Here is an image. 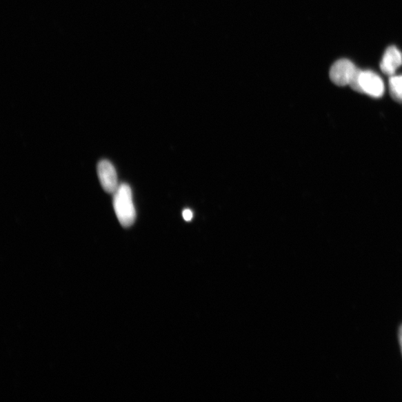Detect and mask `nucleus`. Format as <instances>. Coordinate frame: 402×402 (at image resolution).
<instances>
[{"label": "nucleus", "instance_id": "5", "mask_svg": "<svg viewBox=\"0 0 402 402\" xmlns=\"http://www.w3.org/2000/svg\"><path fill=\"white\" fill-rule=\"evenodd\" d=\"M401 64L402 53L395 46H389L381 61L380 68L382 72L390 77L394 76Z\"/></svg>", "mask_w": 402, "mask_h": 402}, {"label": "nucleus", "instance_id": "2", "mask_svg": "<svg viewBox=\"0 0 402 402\" xmlns=\"http://www.w3.org/2000/svg\"><path fill=\"white\" fill-rule=\"evenodd\" d=\"M350 86L355 92L364 93L372 98H381L384 95V81L378 74L370 70H358L352 79Z\"/></svg>", "mask_w": 402, "mask_h": 402}, {"label": "nucleus", "instance_id": "7", "mask_svg": "<svg viewBox=\"0 0 402 402\" xmlns=\"http://www.w3.org/2000/svg\"><path fill=\"white\" fill-rule=\"evenodd\" d=\"M183 217L185 221H190L193 218L192 212L188 209L185 210L183 212Z\"/></svg>", "mask_w": 402, "mask_h": 402}, {"label": "nucleus", "instance_id": "4", "mask_svg": "<svg viewBox=\"0 0 402 402\" xmlns=\"http://www.w3.org/2000/svg\"><path fill=\"white\" fill-rule=\"evenodd\" d=\"M97 172L102 188L108 193L114 194L119 185L114 165L106 160L101 161L97 166Z\"/></svg>", "mask_w": 402, "mask_h": 402}, {"label": "nucleus", "instance_id": "3", "mask_svg": "<svg viewBox=\"0 0 402 402\" xmlns=\"http://www.w3.org/2000/svg\"><path fill=\"white\" fill-rule=\"evenodd\" d=\"M359 68L350 60L341 59L336 61L331 68L330 77L336 86L345 87L350 86L354 74Z\"/></svg>", "mask_w": 402, "mask_h": 402}, {"label": "nucleus", "instance_id": "6", "mask_svg": "<svg viewBox=\"0 0 402 402\" xmlns=\"http://www.w3.org/2000/svg\"><path fill=\"white\" fill-rule=\"evenodd\" d=\"M390 96L399 103H402V76H392L389 80Z\"/></svg>", "mask_w": 402, "mask_h": 402}, {"label": "nucleus", "instance_id": "8", "mask_svg": "<svg viewBox=\"0 0 402 402\" xmlns=\"http://www.w3.org/2000/svg\"><path fill=\"white\" fill-rule=\"evenodd\" d=\"M399 339L401 351V354H402V325H401L400 329H399Z\"/></svg>", "mask_w": 402, "mask_h": 402}, {"label": "nucleus", "instance_id": "1", "mask_svg": "<svg viewBox=\"0 0 402 402\" xmlns=\"http://www.w3.org/2000/svg\"><path fill=\"white\" fill-rule=\"evenodd\" d=\"M114 208L121 225L132 226L136 220V210L133 202L132 189L126 183H121L114 193Z\"/></svg>", "mask_w": 402, "mask_h": 402}]
</instances>
